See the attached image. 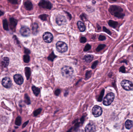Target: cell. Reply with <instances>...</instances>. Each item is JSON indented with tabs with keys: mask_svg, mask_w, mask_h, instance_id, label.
<instances>
[{
	"mask_svg": "<svg viewBox=\"0 0 133 132\" xmlns=\"http://www.w3.org/2000/svg\"><path fill=\"white\" fill-rule=\"evenodd\" d=\"M109 12L111 15L119 18H123L125 16V14L123 13V9L117 5H111L109 7Z\"/></svg>",
	"mask_w": 133,
	"mask_h": 132,
	"instance_id": "1",
	"label": "cell"
},
{
	"mask_svg": "<svg viewBox=\"0 0 133 132\" xmlns=\"http://www.w3.org/2000/svg\"><path fill=\"white\" fill-rule=\"evenodd\" d=\"M61 73L63 77L69 78L73 75L74 71L72 68L71 67L66 66L61 69Z\"/></svg>",
	"mask_w": 133,
	"mask_h": 132,
	"instance_id": "2",
	"label": "cell"
},
{
	"mask_svg": "<svg viewBox=\"0 0 133 132\" xmlns=\"http://www.w3.org/2000/svg\"><path fill=\"white\" fill-rule=\"evenodd\" d=\"M57 50L61 53H64L67 50L68 47L66 43L61 41H59L56 44Z\"/></svg>",
	"mask_w": 133,
	"mask_h": 132,
	"instance_id": "3",
	"label": "cell"
},
{
	"mask_svg": "<svg viewBox=\"0 0 133 132\" xmlns=\"http://www.w3.org/2000/svg\"><path fill=\"white\" fill-rule=\"evenodd\" d=\"M114 98V95L112 93H110L107 95L103 101V104L106 106L111 105L112 103Z\"/></svg>",
	"mask_w": 133,
	"mask_h": 132,
	"instance_id": "4",
	"label": "cell"
},
{
	"mask_svg": "<svg viewBox=\"0 0 133 132\" xmlns=\"http://www.w3.org/2000/svg\"><path fill=\"white\" fill-rule=\"evenodd\" d=\"M121 85L124 89L127 91L133 90V83L128 80H123L121 82Z\"/></svg>",
	"mask_w": 133,
	"mask_h": 132,
	"instance_id": "5",
	"label": "cell"
},
{
	"mask_svg": "<svg viewBox=\"0 0 133 132\" xmlns=\"http://www.w3.org/2000/svg\"><path fill=\"white\" fill-rule=\"evenodd\" d=\"M92 112L93 114L95 117H98L102 115V110L100 107L98 105H95L93 108Z\"/></svg>",
	"mask_w": 133,
	"mask_h": 132,
	"instance_id": "6",
	"label": "cell"
},
{
	"mask_svg": "<svg viewBox=\"0 0 133 132\" xmlns=\"http://www.w3.org/2000/svg\"><path fill=\"white\" fill-rule=\"evenodd\" d=\"M56 21V23L60 26L64 25L66 23V17L62 15H58L57 16Z\"/></svg>",
	"mask_w": 133,
	"mask_h": 132,
	"instance_id": "7",
	"label": "cell"
},
{
	"mask_svg": "<svg viewBox=\"0 0 133 132\" xmlns=\"http://www.w3.org/2000/svg\"><path fill=\"white\" fill-rule=\"evenodd\" d=\"M39 5L42 8L48 10H50L52 7L51 4L47 0H41L39 4Z\"/></svg>",
	"mask_w": 133,
	"mask_h": 132,
	"instance_id": "8",
	"label": "cell"
},
{
	"mask_svg": "<svg viewBox=\"0 0 133 132\" xmlns=\"http://www.w3.org/2000/svg\"><path fill=\"white\" fill-rule=\"evenodd\" d=\"M43 39L46 43H50L53 39V36L50 33L46 32L43 34Z\"/></svg>",
	"mask_w": 133,
	"mask_h": 132,
	"instance_id": "9",
	"label": "cell"
},
{
	"mask_svg": "<svg viewBox=\"0 0 133 132\" xmlns=\"http://www.w3.org/2000/svg\"><path fill=\"white\" fill-rule=\"evenodd\" d=\"M20 32L23 36H28L30 34V31L28 27L23 26L20 29Z\"/></svg>",
	"mask_w": 133,
	"mask_h": 132,
	"instance_id": "10",
	"label": "cell"
},
{
	"mask_svg": "<svg viewBox=\"0 0 133 132\" xmlns=\"http://www.w3.org/2000/svg\"><path fill=\"white\" fill-rule=\"evenodd\" d=\"M2 84L4 87L9 88L11 86V81L9 78L6 77L2 79Z\"/></svg>",
	"mask_w": 133,
	"mask_h": 132,
	"instance_id": "11",
	"label": "cell"
},
{
	"mask_svg": "<svg viewBox=\"0 0 133 132\" xmlns=\"http://www.w3.org/2000/svg\"><path fill=\"white\" fill-rule=\"evenodd\" d=\"M95 131V126L93 123L88 124L85 129V132H94Z\"/></svg>",
	"mask_w": 133,
	"mask_h": 132,
	"instance_id": "12",
	"label": "cell"
},
{
	"mask_svg": "<svg viewBox=\"0 0 133 132\" xmlns=\"http://www.w3.org/2000/svg\"><path fill=\"white\" fill-rule=\"evenodd\" d=\"M14 79L16 83L19 85L22 84L23 82V77L21 75L18 74H17L14 76Z\"/></svg>",
	"mask_w": 133,
	"mask_h": 132,
	"instance_id": "13",
	"label": "cell"
},
{
	"mask_svg": "<svg viewBox=\"0 0 133 132\" xmlns=\"http://www.w3.org/2000/svg\"><path fill=\"white\" fill-rule=\"evenodd\" d=\"M17 24V21L13 18L10 19V27L12 30L15 31Z\"/></svg>",
	"mask_w": 133,
	"mask_h": 132,
	"instance_id": "14",
	"label": "cell"
},
{
	"mask_svg": "<svg viewBox=\"0 0 133 132\" xmlns=\"http://www.w3.org/2000/svg\"><path fill=\"white\" fill-rule=\"evenodd\" d=\"M24 5L25 9L27 10H30L33 8V5L30 1H27L24 3Z\"/></svg>",
	"mask_w": 133,
	"mask_h": 132,
	"instance_id": "15",
	"label": "cell"
},
{
	"mask_svg": "<svg viewBox=\"0 0 133 132\" xmlns=\"http://www.w3.org/2000/svg\"><path fill=\"white\" fill-rule=\"evenodd\" d=\"M78 28L81 31H84L85 30L86 27L84 24L81 21H78L77 23Z\"/></svg>",
	"mask_w": 133,
	"mask_h": 132,
	"instance_id": "16",
	"label": "cell"
},
{
	"mask_svg": "<svg viewBox=\"0 0 133 132\" xmlns=\"http://www.w3.org/2000/svg\"><path fill=\"white\" fill-rule=\"evenodd\" d=\"M9 61L10 60L7 57H4L2 62V64L3 66L5 68L7 67L9 64Z\"/></svg>",
	"mask_w": 133,
	"mask_h": 132,
	"instance_id": "17",
	"label": "cell"
},
{
	"mask_svg": "<svg viewBox=\"0 0 133 132\" xmlns=\"http://www.w3.org/2000/svg\"><path fill=\"white\" fill-rule=\"evenodd\" d=\"M125 125V127H126V128L129 129L131 128V127L133 126V122H132V121H130V120H128L126 121Z\"/></svg>",
	"mask_w": 133,
	"mask_h": 132,
	"instance_id": "18",
	"label": "cell"
},
{
	"mask_svg": "<svg viewBox=\"0 0 133 132\" xmlns=\"http://www.w3.org/2000/svg\"><path fill=\"white\" fill-rule=\"evenodd\" d=\"M108 24L109 26L115 28L117 26L118 23L116 21H112V20H110L109 21Z\"/></svg>",
	"mask_w": 133,
	"mask_h": 132,
	"instance_id": "19",
	"label": "cell"
},
{
	"mask_svg": "<svg viewBox=\"0 0 133 132\" xmlns=\"http://www.w3.org/2000/svg\"><path fill=\"white\" fill-rule=\"evenodd\" d=\"M25 74L26 78H27V79H28L30 77V74H31L30 68L27 67L25 68Z\"/></svg>",
	"mask_w": 133,
	"mask_h": 132,
	"instance_id": "20",
	"label": "cell"
},
{
	"mask_svg": "<svg viewBox=\"0 0 133 132\" xmlns=\"http://www.w3.org/2000/svg\"><path fill=\"white\" fill-rule=\"evenodd\" d=\"M93 55H86L84 57V59L86 61L87 63H90L92 61L93 59Z\"/></svg>",
	"mask_w": 133,
	"mask_h": 132,
	"instance_id": "21",
	"label": "cell"
},
{
	"mask_svg": "<svg viewBox=\"0 0 133 132\" xmlns=\"http://www.w3.org/2000/svg\"><path fill=\"white\" fill-rule=\"evenodd\" d=\"M38 25L37 23H34L32 25V32L33 34H36L38 32Z\"/></svg>",
	"mask_w": 133,
	"mask_h": 132,
	"instance_id": "22",
	"label": "cell"
},
{
	"mask_svg": "<svg viewBox=\"0 0 133 132\" xmlns=\"http://www.w3.org/2000/svg\"><path fill=\"white\" fill-rule=\"evenodd\" d=\"M32 90L33 92V93L34 94L35 96H37L38 95L40 92L39 89L35 86H33L32 87Z\"/></svg>",
	"mask_w": 133,
	"mask_h": 132,
	"instance_id": "23",
	"label": "cell"
},
{
	"mask_svg": "<svg viewBox=\"0 0 133 132\" xmlns=\"http://www.w3.org/2000/svg\"><path fill=\"white\" fill-rule=\"evenodd\" d=\"M3 26L4 29L6 30H9L8 25L6 20H4L3 21Z\"/></svg>",
	"mask_w": 133,
	"mask_h": 132,
	"instance_id": "24",
	"label": "cell"
},
{
	"mask_svg": "<svg viewBox=\"0 0 133 132\" xmlns=\"http://www.w3.org/2000/svg\"><path fill=\"white\" fill-rule=\"evenodd\" d=\"M21 122H22L21 118L20 117H18L16 119L15 122V124L17 126H20L21 125Z\"/></svg>",
	"mask_w": 133,
	"mask_h": 132,
	"instance_id": "25",
	"label": "cell"
},
{
	"mask_svg": "<svg viewBox=\"0 0 133 132\" xmlns=\"http://www.w3.org/2000/svg\"><path fill=\"white\" fill-rule=\"evenodd\" d=\"M30 60V58L28 55H25L23 56V61L25 63H29Z\"/></svg>",
	"mask_w": 133,
	"mask_h": 132,
	"instance_id": "26",
	"label": "cell"
},
{
	"mask_svg": "<svg viewBox=\"0 0 133 132\" xmlns=\"http://www.w3.org/2000/svg\"><path fill=\"white\" fill-rule=\"evenodd\" d=\"M25 102L27 104H30V99L27 94H25Z\"/></svg>",
	"mask_w": 133,
	"mask_h": 132,
	"instance_id": "27",
	"label": "cell"
},
{
	"mask_svg": "<svg viewBox=\"0 0 133 132\" xmlns=\"http://www.w3.org/2000/svg\"><path fill=\"white\" fill-rule=\"evenodd\" d=\"M105 47V45H104V44L100 45L97 48L96 51L97 52H99V51H101V50H102Z\"/></svg>",
	"mask_w": 133,
	"mask_h": 132,
	"instance_id": "28",
	"label": "cell"
},
{
	"mask_svg": "<svg viewBox=\"0 0 133 132\" xmlns=\"http://www.w3.org/2000/svg\"><path fill=\"white\" fill-rule=\"evenodd\" d=\"M42 111V109L41 108H39L36 110H35L34 112H33V115L35 116H38L39 114Z\"/></svg>",
	"mask_w": 133,
	"mask_h": 132,
	"instance_id": "29",
	"label": "cell"
},
{
	"mask_svg": "<svg viewBox=\"0 0 133 132\" xmlns=\"http://www.w3.org/2000/svg\"><path fill=\"white\" fill-rule=\"evenodd\" d=\"M56 56L55 55V54H53V52H52L51 54H50L49 57H48V59L49 60L53 61L54 60V59L55 58Z\"/></svg>",
	"mask_w": 133,
	"mask_h": 132,
	"instance_id": "30",
	"label": "cell"
},
{
	"mask_svg": "<svg viewBox=\"0 0 133 132\" xmlns=\"http://www.w3.org/2000/svg\"><path fill=\"white\" fill-rule=\"evenodd\" d=\"M47 17H48V16L47 15H40L39 17L41 20L45 21L47 20Z\"/></svg>",
	"mask_w": 133,
	"mask_h": 132,
	"instance_id": "31",
	"label": "cell"
},
{
	"mask_svg": "<svg viewBox=\"0 0 133 132\" xmlns=\"http://www.w3.org/2000/svg\"><path fill=\"white\" fill-rule=\"evenodd\" d=\"M104 90H103L101 92V94L100 95V97H99V99H98V101H102V97H103V95L104 94Z\"/></svg>",
	"mask_w": 133,
	"mask_h": 132,
	"instance_id": "32",
	"label": "cell"
},
{
	"mask_svg": "<svg viewBox=\"0 0 133 132\" xmlns=\"http://www.w3.org/2000/svg\"><path fill=\"white\" fill-rule=\"evenodd\" d=\"M103 31L106 32V33H107L108 34H109V35H111V31H109V29H107V28H106V27H103Z\"/></svg>",
	"mask_w": 133,
	"mask_h": 132,
	"instance_id": "33",
	"label": "cell"
},
{
	"mask_svg": "<svg viewBox=\"0 0 133 132\" xmlns=\"http://www.w3.org/2000/svg\"><path fill=\"white\" fill-rule=\"evenodd\" d=\"M92 72H91V71H88L86 73V79L89 78L91 77V75H92Z\"/></svg>",
	"mask_w": 133,
	"mask_h": 132,
	"instance_id": "34",
	"label": "cell"
},
{
	"mask_svg": "<svg viewBox=\"0 0 133 132\" xmlns=\"http://www.w3.org/2000/svg\"><path fill=\"white\" fill-rule=\"evenodd\" d=\"M91 47L90 45H89V44H87L86 45L85 47H84V51H88L90 49Z\"/></svg>",
	"mask_w": 133,
	"mask_h": 132,
	"instance_id": "35",
	"label": "cell"
},
{
	"mask_svg": "<svg viewBox=\"0 0 133 132\" xmlns=\"http://www.w3.org/2000/svg\"><path fill=\"white\" fill-rule=\"evenodd\" d=\"M120 72H122V73H125V72H126V70H125V67L124 66L121 67L120 68Z\"/></svg>",
	"mask_w": 133,
	"mask_h": 132,
	"instance_id": "36",
	"label": "cell"
},
{
	"mask_svg": "<svg viewBox=\"0 0 133 132\" xmlns=\"http://www.w3.org/2000/svg\"><path fill=\"white\" fill-rule=\"evenodd\" d=\"M86 42V39L84 37H82L80 39V42L81 43H84Z\"/></svg>",
	"mask_w": 133,
	"mask_h": 132,
	"instance_id": "37",
	"label": "cell"
},
{
	"mask_svg": "<svg viewBox=\"0 0 133 132\" xmlns=\"http://www.w3.org/2000/svg\"><path fill=\"white\" fill-rule=\"evenodd\" d=\"M98 61H96L93 64L92 66V68L93 69L95 68L97 66V65L98 64Z\"/></svg>",
	"mask_w": 133,
	"mask_h": 132,
	"instance_id": "38",
	"label": "cell"
},
{
	"mask_svg": "<svg viewBox=\"0 0 133 132\" xmlns=\"http://www.w3.org/2000/svg\"><path fill=\"white\" fill-rule=\"evenodd\" d=\"M99 40H100V41H103L106 39V37L104 36L101 35H100L99 37Z\"/></svg>",
	"mask_w": 133,
	"mask_h": 132,
	"instance_id": "39",
	"label": "cell"
},
{
	"mask_svg": "<svg viewBox=\"0 0 133 132\" xmlns=\"http://www.w3.org/2000/svg\"><path fill=\"white\" fill-rule=\"evenodd\" d=\"M60 93V90L59 89H56V90H55V94L56 96H58V95H59Z\"/></svg>",
	"mask_w": 133,
	"mask_h": 132,
	"instance_id": "40",
	"label": "cell"
},
{
	"mask_svg": "<svg viewBox=\"0 0 133 132\" xmlns=\"http://www.w3.org/2000/svg\"><path fill=\"white\" fill-rule=\"evenodd\" d=\"M28 122H29V121H27L24 123V124H23V127H22L23 128H24L27 125V124H28Z\"/></svg>",
	"mask_w": 133,
	"mask_h": 132,
	"instance_id": "41",
	"label": "cell"
},
{
	"mask_svg": "<svg viewBox=\"0 0 133 132\" xmlns=\"http://www.w3.org/2000/svg\"><path fill=\"white\" fill-rule=\"evenodd\" d=\"M25 52L26 54H29L30 53V51L28 49H25Z\"/></svg>",
	"mask_w": 133,
	"mask_h": 132,
	"instance_id": "42",
	"label": "cell"
},
{
	"mask_svg": "<svg viewBox=\"0 0 133 132\" xmlns=\"http://www.w3.org/2000/svg\"><path fill=\"white\" fill-rule=\"evenodd\" d=\"M10 2H11L12 4H14L17 3V1H15V0H12V1H10Z\"/></svg>",
	"mask_w": 133,
	"mask_h": 132,
	"instance_id": "43",
	"label": "cell"
},
{
	"mask_svg": "<svg viewBox=\"0 0 133 132\" xmlns=\"http://www.w3.org/2000/svg\"><path fill=\"white\" fill-rule=\"evenodd\" d=\"M66 14H67L68 16H69V18L71 19V15H70V14L69 13H68V12H66Z\"/></svg>",
	"mask_w": 133,
	"mask_h": 132,
	"instance_id": "44",
	"label": "cell"
},
{
	"mask_svg": "<svg viewBox=\"0 0 133 132\" xmlns=\"http://www.w3.org/2000/svg\"><path fill=\"white\" fill-rule=\"evenodd\" d=\"M4 13L3 12L1 11H0V16H1L2 15H3Z\"/></svg>",
	"mask_w": 133,
	"mask_h": 132,
	"instance_id": "45",
	"label": "cell"
},
{
	"mask_svg": "<svg viewBox=\"0 0 133 132\" xmlns=\"http://www.w3.org/2000/svg\"><path fill=\"white\" fill-rule=\"evenodd\" d=\"M71 130H72V129H71L69 130V131H68L67 132H71Z\"/></svg>",
	"mask_w": 133,
	"mask_h": 132,
	"instance_id": "46",
	"label": "cell"
},
{
	"mask_svg": "<svg viewBox=\"0 0 133 132\" xmlns=\"http://www.w3.org/2000/svg\"><path fill=\"white\" fill-rule=\"evenodd\" d=\"M23 132H25V131H23Z\"/></svg>",
	"mask_w": 133,
	"mask_h": 132,
	"instance_id": "47",
	"label": "cell"
}]
</instances>
